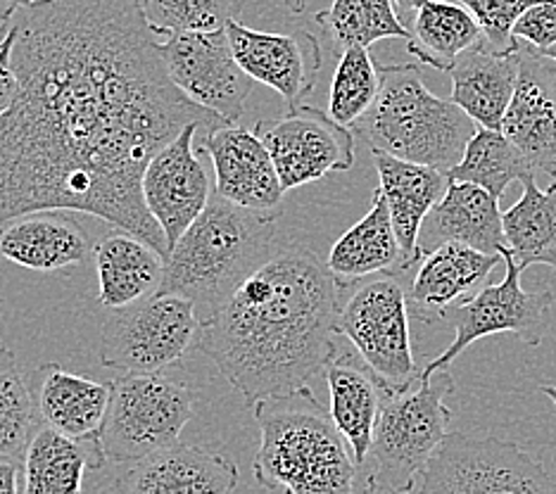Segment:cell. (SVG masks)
<instances>
[{
	"label": "cell",
	"mask_w": 556,
	"mask_h": 494,
	"mask_svg": "<svg viewBox=\"0 0 556 494\" xmlns=\"http://www.w3.org/2000/svg\"><path fill=\"white\" fill-rule=\"evenodd\" d=\"M20 91L0 119V226L84 212L169 257L143 174L186 126L231 124L169 79L141 0H39L12 17Z\"/></svg>",
	"instance_id": "obj_1"
},
{
	"label": "cell",
	"mask_w": 556,
	"mask_h": 494,
	"mask_svg": "<svg viewBox=\"0 0 556 494\" xmlns=\"http://www.w3.org/2000/svg\"><path fill=\"white\" fill-rule=\"evenodd\" d=\"M340 288L312 250L288 245L200 324L195 347L248 407L305 390L340 352Z\"/></svg>",
	"instance_id": "obj_2"
},
{
	"label": "cell",
	"mask_w": 556,
	"mask_h": 494,
	"mask_svg": "<svg viewBox=\"0 0 556 494\" xmlns=\"http://www.w3.org/2000/svg\"><path fill=\"white\" fill-rule=\"evenodd\" d=\"M278 214H260L212 195L205 212L174 245L160 293L191 300L200 324L274 255Z\"/></svg>",
	"instance_id": "obj_3"
},
{
	"label": "cell",
	"mask_w": 556,
	"mask_h": 494,
	"mask_svg": "<svg viewBox=\"0 0 556 494\" xmlns=\"http://www.w3.org/2000/svg\"><path fill=\"white\" fill-rule=\"evenodd\" d=\"M255 480L283 494H355L359 466L309 388L255 404Z\"/></svg>",
	"instance_id": "obj_4"
},
{
	"label": "cell",
	"mask_w": 556,
	"mask_h": 494,
	"mask_svg": "<svg viewBox=\"0 0 556 494\" xmlns=\"http://www.w3.org/2000/svg\"><path fill=\"white\" fill-rule=\"evenodd\" d=\"M374 107L352 131L371 150L450 172L462 162L478 124L452 100L424 84L419 65H383Z\"/></svg>",
	"instance_id": "obj_5"
},
{
	"label": "cell",
	"mask_w": 556,
	"mask_h": 494,
	"mask_svg": "<svg viewBox=\"0 0 556 494\" xmlns=\"http://www.w3.org/2000/svg\"><path fill=\"white\" fill-rule=\"evenodd\" d=\"M454 392L450 371L419 378V388L386 397L378 416L369 452L371 473L397 492L412 494L435 452L450 435L452 409L447 397Z\"/></svg>",
	"instance_id": "obj_6"
},
{
	"label": "cell",
	"mask_w": 556,
	"mask_h": 494,
	"mask_svg": "<svg viewBox=\"0 0 556 494\" xmlns=\"http://www.w3.org/2000/svg\"><path fill=\"white\" fill-rule=\"evenodd\" d=\"M193 409V390L162 373H129L112 380L110 409L100 430L108 461L134 464L179 445Z\"/></svg>",
	"instance_id": "obj_7"
},
{
	"label": "cell",
	"mask_w": 556,
	"mask_h": 494,
	"mask_svg": "<svg viewBox=\"0 0 556 494\" xmlns=\"http://www.w3.org/2000/svg\"><path fill=\"white\" fill-rule=\"evenodd\" d=\"M340 335H343L362 362L381 383L386 397L409 390L421 371L416 369L409 302L395 274H378L357 283L340 309Z\"/></svg>",
	"instance_id": "obj_8"
},
{
	"label": "cell",
	"mask_w": 556,
	"mask_h": 494,
	"mask_svg": "<svg viewBox=\"0 0 556 494\" xmlns=\"http://www.w3.org/2000/svg\"><path fill=\"white\" fill-rule=\"evenodd\" d=\"M200 316L181 295L157 293L129 307L110 309L100 333V364L124 376L162 373L195 345Z\"/></svg>",
	"instance_id": "obj_9"
},
{
	"label": "cell",
	"mask_w": 556,
	"mask_h": 494,
	"mask_svg": "<svg viewBox=\"0 0 556 494\" xmlns=\"http://www.w3.org/2000/svg\"><path fill=\"white\" fill-rule=\"evenodd\" d=\"M419 494H556V476L514 442L450 433Z\"/></svg>",
	"instance_id": "obj_10"
},
{
	"label": "cell",
	"mask_w": 556,
	"mask_h": 494,
	"mask_svg": "<svg viewBox=\"0 0 556 494\" xmlns=\"http://www.w3.org/2000/svg\"><path fill=\"white\" fill-rule=\"evenodd\" d=\"M502 257L507 266L502 281L483 286L473 297L464 300L445 314L442 321L454 328V340L440 357L424 366L419 378L450 371V364L480 338L511 333L533 347L545 338L547 312L554 304V293L552 290L526 293L521 286L523 269L514 262L509 250H504Z\"/></svg>",
	"instance_id": "obj_11"
},
{
	"label": "cell",
	"mask_w": 556,
	"mask_h": 494,
	"mask_svg": "<svg viewBox=\"0 0 556 494\" xmlns=\"http://www.w3.org/2000/svg\"><path fill=\"white\" fill-rule=\"evenodd\" d=\"M255 131L271 152L286 193L355 164V131L317 107L300 105L283 117L260 119Z\"/></svg>",
	"instance_id": "obj_12"
},
{
	"label": "cell",
	"mask_w": 556,
	"mask_h": 494,
	"mask_svg": "<svg viewBox=\"0 0 556 494\" xmlns=\"http://www.w3.org/2000/svg\"><path fill=\"white\" fill-rule=\"evenodd\" d=\"M160 53L186 98L231 124L243 117L255 81L236 62L226 29L169 36L160 41Z\"/></svg>",
	"instance_id": "obj_13"
},
{
	"label": "cell",
	"mask_w": 556,
	"mask_h": 494,
	"mask_svg": "<svg viewBox=\"0 0 556 494\" xmlns=\"http://www.w3.org/2000/svg\"><path fill=\"white\" fill-rule=\"evenodd\" d=\"M200 124H191L150 160L143 174V200L160 224L169 252L212 200L210 176L193 148Z\"/></svg>",
	"instance_id": "obj_14"
},
{
	"label": "cell",
	"mask_w": 556,
	"mask_h": 494,
	"mask_svg": "<svg viewBox=\"0 0 556 494\" xmlns=\"http://www.w3.org/2000/svg\"><path fill=\"white\" fill-rule=\"evenodd\" d=\"M200 152H207L214 167V193L260 214H278L283 202V183L276 172L269 148L255 129L224 124L205 131Z\"/></svg>",
	"instance_id": "obj_15"
},
{
	"label": "cell",
	"mask_w": 556,
	"mask_h": 494,
	"mask_svg": "<svg viewBox=\"0 0 556 494\" xmlns=\"http://www.w3.org/2000/svg\"><path fill=\"white\" fill-rule=\"evenodd\" d=\"M233 58L252 81L286 100L288 110L302 105L321 72V48L312 34H271L250 29L238 20L226 24Z\"/></svg>",
	"instance_id": "obj_16"
},
{
	"label": "cell",
	"mask_w": 556,
	"mask_h": 494,
	"mask_svg": "<svg viewBox=\"0 0 556 494\" xmlns=\"http://www.w3.org/2000/svg\"><path fill=\"white\" fill-rule=\"evenodd\" d=\"M518 81L502 134L556 181V62L518 41Z\"/></svg>",
	"instance_id": "obj_17"
},
{
	"label": "cell",
	"mask_w": 556,
	"mask_h": 494,
	"mask_svg": "<svg viewBox=\"0 0 556 494\" xmlns=\"http://www.w3.org/2000/svg\"><path fill=\"white\" fill-rule=\"evenodd\" d=\"M117 494H236L238 466L226 454L195 445H174L126 464Z\"/></svg>",
	"instance_id": "obj_18"
},
{
	"label": "cell",
	"mask_w": 556,
	"mask_h": 494,
	"mask_svg": "<svg viewBox=\"0 0 556 494\" xmlns=\"http://www.w3.org/2000/svg\"><path fill=\"white\" fill-rule=\"evenodd\" d=\"M502 255H485L462 243H447L428 252L407 293L409 314L424 324H438L445 314L473 297L495 271Z\"/></svg>",
	"instance_id": "obj_19"
},
{
	"label": "cell",
	"mask_w": 556,
	"mask_h": 494,
	"mask_svg": "<svg viewBox=\"0 0 556 494\" xmlns=\"http://www.w3.org/2000/svg\"><path fill=\"white\" fill-rule=\"evenodd\" d=\"M371 152L378 172V190L388 202L390 219H393L404 257V271H409L412 266L421 264L419 233L424 219L445 198L452 181L445 172L426 167V164L400 160L381 150Z\"/></svg>",
	"instance_id": "obj_20"
},
{
	"label": "cell",
	"mask_w": 556,
	"mask_h": 494,
	"mask_svg": "<svg viewBox=\"0 0 556 494\" xmlns=\"http://www.w3.org/2000/svg\"><path fill=\"white\" fill-rule=\"evenodd\" d=\"M447 243H462L485 255H502L507 250L504 214L500 200L473 183L452 181L445 198L424 219L419 233V255Z\"/></svg>",
	"instance_id": "obj_21"
},
{
	"label": "cell",
	"mask_w": 556,
	"mask_h": 494,
	"mask_svg": "<svg viewBox=\"0 0 556 494\" xmlns=\"http://www.w3.org/2000/svg\"><path fill=\"white\" fill-rule=\"evenodd\" d=\"M93 248L79 221L62 210L22 214L0 226V257L29 271H60L79 266Z\"/></svg>",
	"instance_id": "obj_22"
},
{
	"label": "cell",
	"mask_w": 556,
	"mask_h": 494,
	"mask_svg": "<svg viewBox=\"0 0 556 494\" xmlns=\"http://www.w3.org/2000/svg\"><path fill=\"white\" fill-rule=\"evenodd\" d=\"M518 46L492 48L485 38L469 48L447 74L452 76V103L459 105L478 124V129L502 131L518 81Z\"/></svg>",
	"instance_id": "obj_23"
},
{
	"label": "cell",
	"mask_w": 556,
	"mask_h": 494,
	"mask_svg": "<svg viewBox=\"0 0 556 494\" xmlns=\"http://www.w3.org/2000/svg\"><path fill=\"white\" fill-rule=\"evenodd\" d=\"M31 390L43 426L74 440L100 438L112 400V383L70 373L50 362L34 371Z\"/></svg>",
	"instance_id": "obj_24"
},
{
	"label": "cell",
	"mask_w": 556,
	"mask_h": 494,
	"mask_svg": "<svg viewBox=\"0 0 556 494\" xmlns=\"http://www.w3.org/2000/svg\"><path fill=\"white\" fill-rule=\"evenodd\" d=\"M105 461L100 438L74 440L41 423L22 454V494H84L86 476Z\"/></svg>",
	"instance_id": "obj_25"
},
{
	"label": "cell",
	"mask_w": 556,
	"mask_h": 494,
	"mask_svg": "<svg viewBox=\"0 0 556 494\" xmlns=\"http://www.w3.org/2000/svg\"><path fill=\"white\" fill-rule=\"evenodd\" d=\"M324 373L331 395L328 414L362 468L369 459L386 392L359 354L355 357L352 352H338Z\"/></svg>",
	"instance_id": "obj_26"
},
{
	"label": "cell",
	"mask_w": 556,
	"mask_h": 494,
	"mask_svg": "<svg viewBox=\"0 0 556 494\" xmlns=\"http://www.w3.org/2000/svg\"><path fill=\"white\" fill-rule=\"evenodd\" d=\"M93 264L98 302L108 309H122L160 293L167 259L146 240L117 228L93 248Z\"/></svg>",
	"instance_id": "obj_27"
},
{
	"label": "cell",
	"mask_w": 556,
	"mask_h": 494,
	"mask_svg": "<svg viewBox=\"0 0 556 494\" xmlns=\"http://www.w3.org/2000/svg\"><path fill=\"white\" fill-rule=\"evenodd\" d=\"M326 269L333 274L340 288L357 286L378 274H404V257L381 190H374L366 217L336 240L328 252Z\"/></svg>",
	"instance_id": "obj_28"
},
{
	"label": "cell",
	"mask_w": 556,
	"mask_h": 494,
	"mask_svg": "<svg viewBox=\"0 0 556 494\" xmlns=\"http://www.w3.org/2000/svg\"><path fill=\"white\" fill-rule=\"evenodd\" d=\"M483 38L485 34L469 10L452 0H428L412 17L407 53L421 65L450 72L466 50Z\"/></svg>",
	"instance_id": "obj_29"
},
{
	"label": "cell",
	"mask_w": 556,
	"mask_h": 494,
	"mask_svg": "<svg viewBox=\"0 0 556 494\" xmlns=\"http://www.w3.org/2000/svg\"><path fill=\"white\" fill-rule=\"evenodd\" d=\"M504 238L523 271L535 264L556 269V181L547 190L535 179L523 181V198L504 212Z\"/></svg>",
	"instance_id": "obj_30"
},
{
	"label": "cell",
	"mask_w": 556,
	"mask_h": 494,
	"mask_svg": "<svg viewBox=\"0 0 556 494\" xmlns=\"http://www.w3.org/2000/svg\"><path fill=\"white\" fill-rule=\"evenodd\" d=\"M538 169L502 131L478 129L466 145L457 167L450 169V181L473 183L488 190L492 198H502L516 181L535 179Z\"/></svg>",
	"instance_id": "obj_31"
},
{
	"label": "cell",
	"mask_w": 556,
	"mask_h": 494,
	"mask_svg": "<svg viewBox=\"0 0 556 494\" xmlns=\"http://www.w3.org/2000/svg\"><path fill=\"white\" fill-rule=\"evenodd\" d=\"M314 20L331 34L340 50L371 48L383 38H409L395 0H333L331 8L317 12Z\"/></svg>",
	"instance_id": "obj_32"
},
{
	"label": "cell",
	"mask_w": 556,
	"mask_h": 494,
	"mask_svg": "<svg viewBox=\"0 0 556 494\" xmlns=\"http://www.w3.org/2000/svg\"><path fill=\"white\" fill-rule=\"evenodd\" d=\"M41 426L31 380L24 376L17 354L0 345V456H20Z\"/></svg>",
	"instance_id": "obj_33"
},
{
	"label": "cell",
	"mask_w": 556,
	"mask_h": 494,
	"mask_svg": "<svg viewBox=\"0 0 556 494\" xmlns=\"http://www.w3.org/2000/svg\"><path fill=\"white\" fill-rule=\"evenodd\" d=\"M381 91V72L374 65L369 48L340 50L328 96V117L352 129L376 103Z\"/></svg>",
	"instance_id": "obj_34"
},
{
	"label": "cell",
	"mask_w": 556,
	"mask_h": 494,
	"mask_svg": "<svg viewBox=\"0 0 556 494\" xmlns=\"http://www.w3.org/2000/svg\"><path fill=\"white\" fill-rule=\"evenodd\" d=\"M240 0H143L148 24L162 38L226 29Z\"/></svg>",
	"instance_id": "obj_35"
},
{
	"label": "cell",
	"mask_w": 556,
	"mask_h": 494,
	"mask_svg": "<svg viewBox=\"0 0 556 494\" xmlns=\"http://www.w3.org/2000/svg\"><path fill=\"white\" fill-rule=\"evenodd\" d=\"M452 3H459L471 12L492 48L511 50L518 46L514 38L516 22L542 0H452Z\"/></svg>",
	"instance_id": "obj_36"
},
{
	"label": "cell",
	"mask_w": 556,
	"mask_h": 494,
	"mask_svg": "<svg viewBox=\"0 0 556 494\" xmlns=\"http://www.w3.org/2000/svg\"><path fill=\"white\" fill-rule=\"evenodd\" d=\"M514 38L533 50H547L556 46V0H542V3L526 10L516 22Z\"/></svg>",
	"instance_id": "obj_37"
},
{
	"label": "cell",
	"mask_w": 556,
	"mask_h": 494,
	"mask_svg": "<svg viewBox=\"0 0 556 494\" xmlns=\"http://www.w3.org/2000/svg\"><path fill=\"white\" fill-rule=\"evenodd\" d=\"M12 46H15V29H10L0 43V119L5 117L8 110L15 105V98L20 91L17 74L12 69Z\"/></svg>",
	"instance_id": "obj_38"
},
{
	"label": "cell",
	"mask_w": 556,
	"mask_h": 494,
	"mask_svg": "<svg viewBox=\"0 0 556 494\" xmlns=\"http://www.w3.org/2000/svg\"><path fill=\"white\" fill-rule=\"evenodd\" d=\"M22 459L20 456H0V494H22Z\"/></svg>",
	"instance_id": "obj_39"
},
{
	"label": "cell",
	"mask_w": 556,
	"mask_h": 494,
	"mask_svg": "<svg viewBox=\"0 0 556 494\" xmlns=\"http://www.w3.org/2000/svg\"><path fill=\"white\" fill-rule=\"evenodd\" d=\"M36 3H39V0H0V24L8 29L12 17H15L20 10H27Z\"/></svg>",
	"instance_id": "obj_40"
},
{
	"label": "cell",
	"mask_w": 556,
	"mask_h": 494,
	"mask_svg": "<svg viewBox=\"0 0 556 494\" xmlns=\"http://www.w3.org/2000/svg\"><path fill=\"white\" fill-rule=\"evenodd\" d=\"M359 494H404V492H397L395 487H390L388 483H383L381 478H376L374 473H369L364 480V490Z\"/></svg>",
	"instance_id": "obj_41"
},
{
	"label": "cell",
	"mask_w": 556,
	"mask_h": 494,
	"mask_svg": "<svg viewBox=\"0 0 556 494\" xmlns=\"http://www.w3.org/2000/svg\"><path fill=\"white\" fill-rule=\"evenodd\" d=\"M428 0H395V5L400 8L402 15H414L416 10L424 8Z\"/></svg>",
	"instance_id": "obj_42"
},
{
	"label": "cell",
	"mask_w": 556,
	"mask_h": 494,
	"mask_svg": "<svg viewBox=\"0 0 556 494\" xmlns=\"http://www.w3.org/2000/svg\"><path fill=\"white\" fill-rule=\"evenodd\" d=\"M281 3H283L290 12H295V15H300V12L307 8L309 0H281Z\"/></svg>",
	"instance_id": "obj_43"
},
{
	"label": "cell",
	"mask_w": 556,
	"mask_h": 494,
	"mask_svg": "<svg viewBox=\"0 0 556 494\" xmlns=\"http://www.w3.org/2000/svg\"><path fill=\"white\" fill-rule=\"evenodd\" d=\"M540 392H542V395H547L556 407V385H540ZM554 461H556V456H554Z\"/></svg>",
	"instance_id": "obj_44"
},
{
	"label": "cell",
	"mask_w": 556,
	"mask_h": 494,
	"mask_svg": "<svg viewBox=\"0 0 556 494\" xmlns=\"http://www.w3.org/2000/svg\"><path fill=\"white\" fill-rule=\"evenodd\" d=\"M540 55H545V58H549V60L556 62V46H552V48H547V50H540Z\"/></svg>",
	"instance_id": "obj_45"
},
{
	"label": "cell",
	"mask_w": 556,
	"mask_h": 494,
	"mask_svg": "<svg viewBox=\"0 0 556 494\" xmlns=\"http://www.w3.org/2000/svg\"><path fill=\"white\" fill-rule=\"evenodd\" d=\"M10 29V27H8ZM8 29L3 27V24H0V41H3V38H5V34H8Z\"/></svg>",
	"instance_id": "obj_46"
},
{
	"label": "cell",
	"mask_w": 556,
	"mask_h": 494,
	"mask_svg": "<svg viewBox=\"0 0 556 494\" xmlns=\"http://www.w3.org/2000/svg\"><path fill=\"white\" fill-rule=\"evenodd\" d=\"M0 43H3V41H0Z\"/></svg>",
	"instance_id": "obj_47"
},
{
	"label": "cell",
	"mask_w": 556,
	"mask_h": 494,
	"mask_svg": "<svg viewBox=\"0 0 556 494\" xmlns=\"http://www.w3.org/2000/svg\"><path fill=\"white\" fill-rule=\"evenodd\" d=\"M141 3H143V0H141Z\"/></svg>",
	"instance_id": "obj_48"
}]
</instances>
